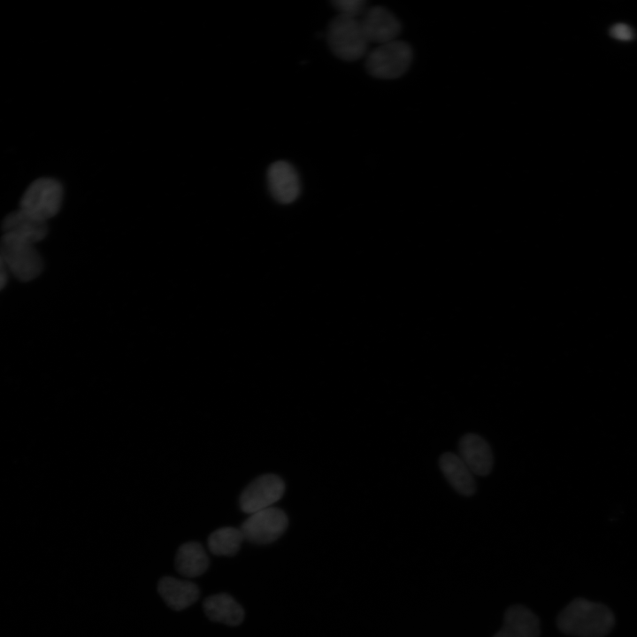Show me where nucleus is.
Returning a JSON list of instances; mask_svg holds the SVG:
<instances>
[{
    "mask_svg": "<svg viewBox=\"0 0 637 637\" xmlns=\"http://www.w3.org/2000/svg\"><path fill=\"white\" fill-rule=\"evenodd\" d=\"M157 590L165 603L175 610L189 607L199 597V588L195 583L173 577L162 578Z\"/></svg>",
    "mask_w": 637,
    "mask_h": 637,
    "instance_id": "nucleus-13",
    "label": "nucleus"
},
{
    "mask_svg": "<svg viewBox=\"0 0 637 637\" xmlns=\"http://www.w3.org/2000/svg\"><path fill=\"white\" fill-rule=\"evenodd\" d=\"M209 558L203 546L196 541L182 544L175 556L177 572L188 578H195L205 572Z\"/></svg>",
    "mask_w": 637,
    "mask_h": 637,
    "instance_id": "nucleus-16",
    "label": "nucleus"
},
{
    "mask_svg": "<svg viewBox=\"0 0 637 637\" xmlns=\"http://www.w3.org/2000/svg\"><path fill=\"white\" fill-rule=\"evenodd\" d=\"M614 616L603 604L583 598L572 601L558 615V629L577 637H603L614 625Z\"/></svg>",
    "mask_w": 637,
    "mask_h": 637,
    "instance_id": "nucleus-1",
    "label": "nucleus"
},
{
    "mask_svg": "<svg viewBox=\"0 0 637 637\" xmlns=\"http://www.w3.org/2000/svg\"><path fill=\"white\" fill-rule=\"evenodd\" d=\"M286 513L274 507L258 510L246 518L241 526L244 540L254 544H269L276 541L288 526Z\"/></svg>",
    "mask_w": 637,
    "mask_h": 637,
    "instance_id": "nucleus-6",
    "label": "nucleus"
},
{
    "mask_svg": "<svg viewBox=\"0 0 637 637\" xmlns=\"http://www.w3.org/2000/svg\"><path fill=\"white\" fill-rule=\"evenodd\" d=\"M460 457L479 476L487 475L493 466V455L488 443L478 434H466L459 441Z\"/></svg>",
    "mask_w": 637,
    "mask_h": 637,
    "instance_id": "nucleus-11",
    "label": "nucleus"
},
{
    "mask_svg": "<svg viewBox=\"0 0 637 637\" xmlns=\"http://www.w3.org/2000/svg\"><path fill=\"white\" fill-rule=\"evenodd\" d=\"M203 610L211 620L232 626L240 625L244 618L242 607L226 593L207 597L203 602Z\"/></svg>",
    "mask_w": 637,
    "mask_h": 637,
    "instance_id": "nucleus-15",
    "label": "nucleus"
},
{
    "mask_svg": "<svg viewBox=\"0 0 637 637\" xmlns=\"http://www.w3.org/2000/svg\"><path fill=\"white\" fill-rule=\"evenodd\" d=\"M540 622L536 615L523 605L510 607L505 614L503 627L494 637H538Z\"/></svg>",
    "mask_w": 637,
    "mask_h": 637,
    "instance_id": "nucleus-12",
    "label": "nucleus"
},
{
    "mask_svg": "<svg viewBox=\"0 0 637 637\" xmlns=\"http://www.w3.org/2000/svg\"><path fill=\"white\" fill-rule=\"evenodd\" d=\"M411 60V47L405 42L395 40L379 44L370 51L365 66L373 77L395 79L409 69Z\"/></svg>",
    "mask_w": 637,
    "mask_h": 637,
    "instance_id": "nucleus-4",
    "label": "nucleus"
},
{
    "mask_svg": "<svg viewBox=\"0 0 637 637\" xmlns=\"http://www.w3.org/2000/svg\"><path fill=\"white\" fill-rule=\"evenodd\" d=\"M332 4L338 15L353 19H357L366 10V2L364 0H335Z\"/></svg>",
    "mask_w": 637,
    "mask_h": 637,
    "instance_id": "nucleus-18",
    "label": "nucleus"
},
{
    "mask_svg": "<svg viewBox=\"0 0 637 637\" xmlns=\"http://www.w3.org/2000/svg\"><path fill=\"white\" fill-rule=\"evenodd\" d=\"M611 37L620 41H630L634 37L633 29L624 23H617L610 29Z\"/></svg>",
    "mask_w": 637,
    "mask_h": 637,
    "instance_id": "nucleus-19",
    "label": "nucleus"
},
{
    "mask_svg": "<svg viewBox=\"0 0 637 637\" xmlns=\"http://www.w3.org/2000/svg\"><path fill=\"white\" fill-rule=\"evenodd\" d=\"M285 490L283 480L274 474L259 476L242 491L240 496L241 510L252 514L270 508L281 498Z\"/></svg>",
    "mask_w": 637,
    "mask_h": 637,
    "instance_id": "nucleus-7",
    "label": "nucleus"
},
{
    "mask_svg": "<svg viewBox=\"0 0 637 637\" xmlns=\"http://www.w3.org/2000/svg\"><path fill=\"white\" fill-rule=\"evenodd\" d=\"M7 279L8 270L0 254V290H2L5 287L7 283Z\"/></svg>",
    "mask_w": 637,
    "mask_h": 637,
    "instance_id": "nucleus-20",
    "label": "nucleus"
},
{
    "mask_svg": "<svg viewBox=\"0 0 637 637\" xmlns=\"http://www.w3.org/2000/svg\"><path fill=\"white\" fill-rule=\"evenodd\" d=\"M2 228L4 234L16 236L33 244L44 239L48 234L47 221L20 208L6 215Z\"/></svg>",
    "mask_w": 637,
    "mask_h": 637,
    "instance_id": "nucleus-10",
    "label": "nucleus"
},
{
    "mask_svg": "<svg viewBox=\"0 0 637 637\" xmlns=\"http://www.w3.org/2000/svg\"><path fill=\"white\" fill-rule=\"evenodd\" d=\"M267 183L272 196L280 203H290L300 194L298 174L294 166L284 160L276 161L269 166Z\"/></svg>",
    "mask_w": 637,
    "mask_h": 637,
    "instance_id": "nucleus-9",
    "label": "nucleus"
},
{
    "mask_svg": "<svg viewBox=\"0 0 637 637\" xmlns=\"http://www.w3.org/2000/svg\"><path fill=\"white\" fill-rule=\"evenodd\" d=\"M63 200V187L52 178H40L33 181L24 192L20 209L47 221L59 211Z\"/></svg>",
    "mask_w": 637,
    "mask_h": 637,
    "instance_id": "nucleus-5",
    "label": "nucleus"
},
{
    "mask_svg": "<svg viewBox=\"0 0 637 637\" xmlns=\"http://www.w3.org/2000/svg\"><path fill=\"white\" fill-rule=\"evenodd\" d=\"M360 19L369 42L378 45L396 40L401 24L389 10L383 6L367 8Z\"/></svg>",
    "mask_w": 637,
    "mask_h": 637,
    "instance_id": "nucleus-8",
    "label": "nucleus"
},
{
    "mask_svg": "<svg viewBox=\"0 0 637 637\" xmlns=\"http://www.w3.org/2000/svg\"><path fill=\"white\" fill-rule=\"evenodd\" d=\"M243 540L240 529L231 526L221 527L210 534L208 548L216 556H232L238 552Z\"/></svg>",
    "mask_w": 637,
    "mask_h": 637,
    "instance_id": "nucleus-17",
    "label": "nucleus"
},
{
    "mask_svg": "<svg viewBox=\"0 0 637 637\" xmlns=\"http://www.w3.org/2000/svg\"><path fill=\"white\" fill-rule=\"evenodd\" d=\"M440 468L453 488L463 495H472L476 489L473 473L457 455L446 452L439 460Z\"/></svg>",
    "mask_w": 637,
    "mask_h": 637,
    "instance_id": "nucleus-14",
    "label": "nucleus"
},
{
    "mask_svg": "<svg viewBox=\"0 0 637 637\" xmlns=\"http://www.w3.org/2000/svg\"><path fill=\"white\" fill-rule=\"evenodd\" d=\"M326 36L333 53L345 61H355L364 57L370 43L359 19L341 15L330 21Z\"/></svg>",
    "mask_w": 637,
    "mask_h": 637,
    "instance_id": "nucleus-2",
    "label": "nucleus"
},
{
    "mask_svg": "<svg viewBox=\"0 0 637 637\" xmlns=\"http://www.w3.org/2000/svg\"><path fill=\"white\" fill-rule=\"evenodd\" d=\"M34 245L7 234L0 239V254L7 270L21 281L34 280L43 269L42 258Z\"/></svg>",
    "mask_w": 637,
    "mask_h": 637,
    "instance_id": "nucleus-3",
    "label": "nucleus"
}]
</instances>
